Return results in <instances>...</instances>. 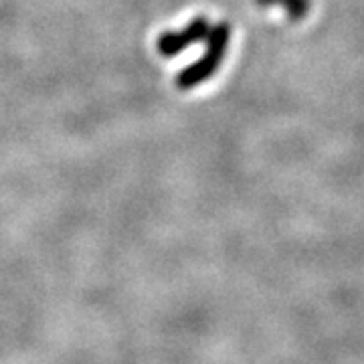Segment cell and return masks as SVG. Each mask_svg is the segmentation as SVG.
Listing matches in <instances>:
<instances>
[{
	"mask_svg": "<svg viewBox=\"0 0 364 364\" xmlns=\"http://www.w3.org/2000/svg\"><path fill=\"white\" fill-rule=\"evenodd\" d=\"M205 41H207L205 53L196 59L195 63L184 67L176 75V87L178 90H195L219 71L223 59L227 55V49H229V41H231L229 23H217L215 26H210Z\"/></svg>",
	"mask_w": 364,
	"mask_h": 364,
	"instance_id": "1",
	"label": "cell"
},
{
	"mask_svg": "<svg viewBox=\"0 0 364 364\" xmlns=\"http://www.w3.org/2000/svg\"><path fill=\"white\" fill-rule=\"evenodd\" d=\"M208 31H210V23L207 16H196L195 21H191L181 31H164L156 41L158 53L162 57H176L184 49L207 39Z\"/></svg>",
	"mask_w": 364,
	"mask_h": 364,
	"instance_id": "2",
	"label": "cell"
},
{
	"mask_svg": "<svg viewBox=\"0 0 364 364\" xmlns=\"http://www.w3.org/2000/svg\"><path fill=\"white\" fill-rule=\"evenodd\" d=\"M259 6H275V9H282L287 14V18L291 23H299L304 21L310 9H312V2L310 0H255Z\"/></svg>",
	"mask_w": 364,
	"mask_h": 364,
	"instance_id": "3",
	"label": "cell"
}]
</instances>
